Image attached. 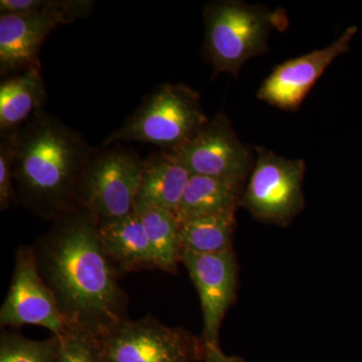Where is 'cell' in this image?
Wrapping results in <instances>:
<instances>
[{
  "mask_svg": "<svg viewBox=\"0 0 362 362\" xmlns=\"http://www.w3.org/2000/svg\"><path fill=\"white\" fill-rule=\"evenodd\" d=\"M192 175L246 182L255 160L251 149L240 141L223 112L207 121L187 144L168 152Z\"/></svg>",
  "mask_w": 362,
  "mask_h": 362,
  "instance_id": "8",
  "label": "cell"
},
{
  "mask_svg": "<svg viewBox=\"0 0 362 362\" xmlns=\"http://www.w3.org/2000/svg\"><path fill=\"white\" fill-rule=\"evenodd\" d=\"M13 140L18 204L52 221L80 206L81 176L96 151L81 133L42 109Z\"/></svg>",
  "mask_w": 362,
  "mask_h": 362,
  "instance_id": "2",
  "label": "cell"
},
{
  "mask_svg": "<svg viewBox=\"0 0 362 362\" xmlns=\"http://www.w3.org/2000/svg\"><path fill=\"white\" fill-rule=\"evenodd\" d=\"M254 168L240 206L263 223L287 226L304 209L305 161L257 147Z\"/></svg>",
  "mask_w": 362,
  "mask_h": 362,
  "instance_id": "7",
  "label": "cell"
},
{
  "mask_svg": "<svg viewBox=\"0 0 362 362\" xmlns=\"http://www.w3.org/2000/svg\"><path fill=\"white\" fill-rule=\"evenodd\" d=\"M94 6L92 0H1L0 13H42L70 25L89 18Z\"/></svg>",
  "mask_w": 362,
  "mask_h": 362,
  "instance_id": "20",
  "label": "cell"
},
{
  "mask_svg": "<svg viewBox=\"0 0 362 362\" xmlns=\"http://www.w3.org/2000/svg\"><path fill=\"white\" fill-rule=\"evenodd\" d=\"M204 47L214 75H239L242 66L268 49L274 30L285 28L284 11H270L240 0H218L204 6Z\"/></svg>",
  "mask_w": 362,
  "mask_h": 362,
  "instance_id": "3",
  "label": "cell"
},
{
  "mask_svg": "<svg viewBox=\"0 0 362 362\" xmlns=\"http://www.w3.org/2000/svg\"><path fill=\"white\" fill-rule=\"evenodd\" d=\"M180 263L187 268L201 299L202 339L207 345H220L221 324L237 299L239 269L235 252L233 247L214 254L182 251Z\"/></svg>",
  "mask_w": 362,
  "mask_h": 362,
  "instance_id": "10",
  "label": "cell"
},
{
  "mask_svg": "<svg viewBox=\"0 0 362 362\" xmlns=\"http://www.w3.org/2000/svg\"><path fill=\"white\" fill-rule=\"evenodd\" d=\"M59 338L28 339L20 332L2 331L0 334V362H58Z\"/></svg>",
  "mask_w": 362,
  "mask_h": 362,
  "instance_id": "19",
  "label": "cell"
},
{
  "mask_svg": "<svg viewBox=\"0 0 362 362\" xmlns=\"http://www.w3.org/2000/svg\"><path fill=\"white\" fill-rule=\"evenodd\" d=\"M16 145L13 136L0 140V209L6 211L18 204L13 180L16 164Z\"/></svg>",
  "mask_w": 362,
  "mask_h": 362,
  "instance_id": "22",
  "label": "cell"
},
{
  "mask_svg": "<svg viewBox=\"0 0 362 362\" xmlns=\"http://www.w3.org/2000/svg\"><path fill=\"white\" fill-rule=\"evenodd\" d=\"M145 159L114 143L95 151L81 176L78 202L99 220L134 211Z\"/></svg>",
  "mask_w": 362,
  "mask_h": 362,
  "instance_id": "5",
  "label": "cell"
},
{
  "mask_svg": "<svg viewBox=\"0 0 362 362\" xmlns=\"http://www.w3.org/2000/svg\"><path fill=\"white\" fill-rule=\"evenodd\" d=\"M2 327L42 326L54 337L69 328L56 299L40 275L32 246L18 249L14 258L13 278L1 309Z\"/></svg>",
  "mask_w": 362,
  "mask_h": 362,
  "instance_id": "9",
  "label": "cell"
},
{
  "mask_svg": "<svg viewBox=\"0 0 362 362\" xmlns=\"http://www.w3.org/2000/svg\"><path fill=\"white\" fill-rule=\"evenodd\" d=\"M204 362H247L239 356H230L223 354L220 345L206 344Z\"/></svg>",
  "mask_w": 362,
  "mask_h": 362,
  "instance_id": "23",
  "label": "cell"
},
{
  "mask_svg": "<svg viewBox=\"0 0 362 362\" xmlns=\"http://www.w3.org/2000/svg\"><path fill=\"white\" fill-rule=\"evenodd\" d=\"M357 30L349 26L328 47L280 64L262 83L257 96L280 110L297 111L332 62L349 51Z\"/></svg>",
  "mask_w": 362,
  "mask_h": 362,
  "instance_id": "11",
  "label": "cell"
},
{
  "mask_svg": "<svg viewBox=\"0 0 362 362\" xmlns=\"http://www.w3.org/2000/svg\"><path fill=\"white\" fill-rule=\"evenodd\" d=\"M98 232L105 251L119 272L156 269L141 216L136 211L99 220Z\"/></svg>",
  "mask_w": 362,
  "mask_h": 362,
  "instance_id": "13",
  "label": "cell"
},
{
  "mask_svg": "<svg viewBox=\"0 0 362 362\" xmlns=\"http://www.w3.org/2000/svg\"><path fill=\"white\" fill-rule=\"evenodd\" d=\"M47 89L42 66L6 78L0 84V136L11 137L42 110Z\"/></svg>",
  "mask_w": 362,
  "mask_h": 362,
  "instance_id": "15",
  "label": "cell"
},
{
  "mask_svg": "<svg viewBox=\"0 0 362 362\" xmlns=\"http://www.w3.org/2000/svg\"><path fill=\"white\" fill-rule=\"evenodd\" d=\"M192 175L168 152L150 154L145 159L134 211L158 207L176 214Z\"/></svg>",
  "mask_w": 362,
  "mask_h": 362,
  "instance_id": "14",
  "label": "cell"
},
{
  "mask_svg": "<svg viewBox=\"0 0 362 362\" xmlns=\"http://www.w3.org/2000/svg\"><path fill=\"white\" fill-rule=\"evenodd\" d=\"M64 23L42 13H0V76L6 78L40 63L47 37Z\"/></svg>",
  "mask_w": 362,
  "mask_h": 362,
  "instance_id": "12",
  "label": "cell"
},
{
  "mask_svg": "<svg viewBox=\"0 0 362 362\" xmlns=\"http://www.w3.org/2000/svg\"><path fill=\"white\" fill-rule=\"evenodd\" d=\"M99 218L78 206L54 221L33 249L40 275L71 327L102 337L127 319L128 297L105 251Z\"/></svg>",
  "mask_w": 362,
  "mask_h": 362,
  "instance_id": "1",
  "label": "cell"
},
{
  "mask_svg": "<svg viewBox=\"0 0 362 362\" xmlns=\"http://www.w3.org/2000/svg\"><path fill=\"white\" fill-rule=\"evenodd\" d=\"M235 228V213L209 214L180 221L181 250L197 254H214L232 249Z\"/></svg>",
  "mask_w": 362,
  "mask_h": 362,
  "instance_id": "17",
  "label": "cell"
},
{
  "mask_svg": "<svg viewBox=\"0 0 362 362\" xmlns=\"http://www.w3.org/2000/svg\"><path fill=\"white\" fill-rule=\"evenodd\" d=\"M99 341L105 362H197L206 356L202 337L151 316L125 319Z\"/></svg>",
  "mask_w": 362,
  "mask_h": 362,
  "instance_id": "6",
  "label": "cell"
},
{
  "mask_svg": "<svg viewBox=\"0 0 362 362\" xmlns=\"http://www.w3.org/2000/svg\"><path fill=\"white\" fill-rule=\"evenodd\" d=\"M59 338L58 362H105L99 337L69 326Z\"/></svg>",
  "mask_w": 362,
  "mask_h": 362,
  "instance_id": "21",
  "label": "cell"
},
{
  "mask_svg": "<svg viewBox=\"0 0 362 362\" xmlns=\"http://www.w3.org/2000/svg\"><path fill=\"white\" fill-rule=\"evenodd\" d=\"M136 213L141 216L153 252L156 269L175 273L182 251L177 216L173 211L158 207Z\"/></svg>",
  "mask_w": 362,
  "mask_h": 362,
  "instance_id": "18",
  "label": "cell"
},
{
  "mask_svg": "<svg viewBox=\"0 0 362 362\" xmlns=\"http://www.w3.org/2000/svg\"><path fill=\"white\" fill-rule=\"evenodd\" d=\"M245 182L228 178L192 175L180 206L178 221L225 213H235L240 206Z\"/></svg>",
  "mask_w": 362,
  "mask_h": 362,
  "instance_id": "16",
  "label": "cell"
},
{
  "mask_svg": "<svg viewBox=\"0 0 362 362\" xmlns=\"http://www.w3.org/2000/svg\"><path fill=\"white\" fill-rule=\"evenodd\" d=\"M209 120L197 90L185 84L164 83L143 99L102 147L137 141L156 145L161 151H175L189 142Z\"/></svg>",
  "mask_w": 362,
  "mask_h": 362,
  "instance_id": "4",
  "label": "cell"
}]
</instances>
